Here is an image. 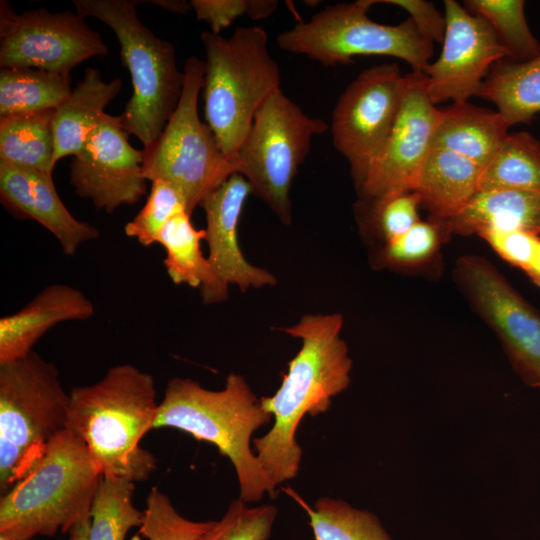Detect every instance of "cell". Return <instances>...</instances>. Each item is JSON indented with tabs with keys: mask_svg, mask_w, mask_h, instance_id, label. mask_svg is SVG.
<instances>
[{
	"mask_svg": "<svg viewBox=\"0 0 540 540\" xmlns=\"http://www.w3.org/2000/svg\"><path fill=\"white\" fill-rule=\"evenodd\" d=\"M151 183L145 205L124 226L126 236L136 239L144 247L157 243L169 219L181 212H188L184 197L173 185L160 179Z\"/></svg>",
	"mask_w": 540,
	"mask_h": 540,
	"instance_id": "obj_32",
	"label": "cell"
},
{
	"mask_svg": "<svg viewBox=\"0 0 540 540\" xmlns=\"http://www.w3.org/2000/svg\"><path fill=\"white\" fill-rule=\"evenodd\" d=\"M90 518L76 524L69 532V540H88Z\"/></svg>",
	"mask_w": 540,
	"mask_h": 540,
	"instance_id": "obj_41",
	"label": "cell"
},
{
	"mask_svg": "<svg viewBox=\"0 0 540 540\" xmlns=\"http://www.w3.org/2000/svg\"><path fill=\"white\" fill-rule=\"evenodd\" d=\"M70 72L0 69V117L56 109L71 94Z\"/></svg>",
	"mask_w": 540,
	"mask_h": 540,
	"instance_id": "obj_27",
	"label": "cell"
},
{
	"mask_svg": "<svg viewBox=\"0 0 540 540\" xmlns=\"http://www.w3.org/2000/svg\"><path fill=\"white\" fill-rule=\"evenodd\" d=\"M0 200L15 217L34 220L46 228L67 256L99 237L96 227L76 219L66 208L51 173L0 161Z\"/></svg>",
	"mask_w": 540,
	"mask_h": 540,
	"instance_id": "obj_18",
	"label": "cell"
},
{
	"mask_svg": "<svg viewBox=\"0 0 540 540\" xmlns=\"http://www.w3.org/2000/svg\"><path fill=\"white\" fill-rule=\"evenodd\" d=\"M309 517L315 540H393L378 517L349 503L321 497L313 507L294 494Z\"/></svg>",
	"mask_w": 540,
	"mask_h": 540,
	"instance_id": "obj_30",
	"label": "cell"
},
{
	"mask_svg": "<svg viewBox=\"0 0 540 540\" xmlns=\"http://www.w3.org/2000/svg\"><path fill=\"white\" fill-rule=\"evenodd\" d=\"M0 540H10V539H7V538H5V537H1V536H0Z\"/></svg>",
	"mask_w": 540,
	"mask_h": 540,
	"instance_id": "obj_43",
	"label": "cell"
},
{
	"mask_svg": "<svg viewBox=\"0 0 540 540\" xmlns=\"http://www.w3.org/2000/svg\"><path fill=\"white\" fill-rule=\"evenodd\" d=\"M69 394L66 429L84 442L102 475L134 483L148 479L157 459L140 441L157 418L152 375L131 364L115 365L100 381Z\"/></svg>",
	"mask_w": 540,
	"mask_h": 540,
	"instance_id": "obj_2",
	"label": "cell"
},
{
	"mask_svg": "<svg viewBox=\"0 0 540 540\" xmlns=\"http://www.w3.org/2000/svg\"><path fill=\"white\" fill-rule=\"evenodd\" d=\"M94 313L93 302L81 290L67 284L46 286L20 310L0 319V363L26 356L57 324L87 320Z\"/></svg>",
	"mask_w": 540,
	"mask_h": 540,
	"instance_id": "obj_19",
	"label": "cell"
},
{
	"mask_svg": "<svg viewBox=\"0 0 540 540\" xmlns=\"http://www.w3.org/2000/svg\"><path fill=\"white\" fill-rule=\"evenodd\" d=\"M442 222L462 235L526 231L540 236V192L479 190L463 210Z\"/></svg>",
	"mask_w": 540,
	"mask_h": 540,
	"instance_id": "obj_20",
	"label": "cell"
},
{
	"mask_svg": "<svg viewBox=\"0 0 540 540\" xmlns=\"http://www.w3.org/2000/svg\"><path fill=\"white\" fill-rule=\"evenodd\" d=\"M53 110L0 117V161L53 173Z\"/></svg>",
	"mask_w": 540,
	"mask_h": 540,
	"instance_id": "obj_25",
	"label": "cell"
},
{
	"mask_svg": "<svg viewBox=\"0 0 540 540\" xmlns=\"http://www.w3.org/2000/svg\"><path fill=\"white\" fill-rule=\"evenodd\" d=\"M536 387H537V388H540V382H539V383L537 384V386H536Z\"/></svg>",
	"mask_w": 540,
	"mask_h": 540,
	"instance_id": "obj_44",
	"label": "cell"
},
{
	"mask_svg": "<svg viewBox=\"0 0 540 540\" xmlns=\"http://www.w3.org/2000/svg\"><path fill=\"white\" fill-rule=\"evenodd\" d=\"M396 63L361 72L338 99L331 117L335 148L347 159L356 184L388 137L408 86Z\"/></svg>",
	"mask_w": 540,
	"mask_h": 540,
	"instance_id": "obj_12",
	"label": "cell"
},
{
	"mask_svg": "<svg viewBox=\"0 0 540 540\" xmlns=\"http://www.w3.org/2000/svg\"><path fill=\"white\" fill-rule=\"evenodd\" d=\"M465 8L491 25L507 59L523 62L540 54V42L531 32L522 0H466Z\"/></svg>",
	"mask_w": 540,
	"mask_h": 540,
	"instance_id": "obj_31",
	"label": "cell"
},
{
	"mask_svg": "<svg viewBox=\"0 0 540 540\" xmlns=\"http://www.w3.org/2000/svg\"><path fill=\"white\" fill-rule=\"evenodd\" d=\"M144 512L145 520L139 533L148 540H199L213 522L186 519L157 487L150 490Z\"/></svg>",
	"mask_w": 540,
	"mask_h": 540,
	"instance_id": "obj_34",
	"label": "cell"
},
{
	"mask_svg": "<svg viewBox=\"0 0 540 540\" xmlns=\"http://www.w3.org/2000/svg\"><path fill=\"white\" fill-rule=\"evenodd\" d=\"M482 168L454 152L431 147L414 192L440 221L456 216L479 191Z\"/></svg>",
	"mask_w": 540,
	"mask_h": 540,
	"instance_id": "obj_23",
	"label": "cell"
},
{
	"mask_svg": "<svg viewBox=\"0 0 540 540\" xmlns=\"http://www.w3.org/2000/svg\"><path fill=\"white\" fill-rule=\"evenodd\" d=\"M379 1L358 0L326 6L310 20L295 24L276 37L284 51L305 55L324 66L350 63L354 56H390L407 62L413 72L430 64L433 43L411 18L398 25L379 24L367 15Z\"/></svg>",
	"mask_w": 540,
	"mask_h": 540,
	"instance_id": "obj_9",
	"label": "cell"
},
{
	"mask_svg": "<svg viewBox=\"0 0 540 540\" xmlns=\"http://www.w3.org/2000/svg\"><path fill=\"white\" fill-rule=\"evenodd\" d=\"M479 236L504 260L528 273L534 261L540 236L526 231L486 232Z\"/></svg>",
	"mask_w": 540,
	"mask_h": 540,
	"instance_id": "obj_38",
	"label": "cell"
},
{
	"mask_svg": "<svg viewBox=\"0 0 540 540\" xmlns=\"http://www.w3.org/2000/svg\"><path fill=\"white\" fill-rule=\"evenodd\" d=\"M70 394L35 351L0 363V492L5 494L66 429Z\"/></svg>",
	"mask_w": 540,
	"mask_h": 540,
	"instance_id": "obj_7",
	"label": "cell"
},
{
	"mask_svg": "<svg viewBox=\"0 0 540 540\" xmlns=\"http://www.w3.org/2000/svg\"><path fill=\"white\" fill-rule=\"evenodd\" d=\"M187 211L181 212L163 226L157 243L165 250L163 264L171 281L200 288L206 296L215 282L213 269L201 251L205 229H196Z\"/></svg>",
	"mask_w": 540,
	"mask_h": 540,
	"instance_id": "obj_26",
	"label": "cell"
},
{
	"mask_svg": "<svg viewBox=\"0 0 540 540\" xmlns=\"http://www.w3.org/2000/svg\"><path fill=\"white\" fill-rule=\"evenodd\" d=\"M128 137L119 116L105 113L70 164L75 193L109 214L137 203L147 191L143 150L131 146Z\"/></svg>",
	"mask_w": 540,
	"mask_h": 540,
	"instance_id": "obj_15",
	"label": "cell"
},
{
	"mask_svg": "<svg viewBox=\"0 0 540 540\" xmlns=\"http://www.w3.org/2000/svg\"><path fill=\"white\" fill-rule=\"evenodd\" d=\"M190 4L197 19L208 23L214 34H220L244 14L259 20L271 15L278 6L274 0H192Z\"/></svg>",
	"mask_w": 540,
	"mask_h": 540,
	"instance_id": "obj_36",
	"label": "cell"
},
{
	"mask_svg": "<svg viewBox=\"0 0 540 540\" xmlns=\"http://www.w3.org/2000/svg\"><path fill=\"white\" fill-rule=\"evenodd\" d=\"M372 201V222L386 243L402 236L420 221L418 206L421 199L414 191Z\"/></svg>",
	"mask_w": 540,
	"mask_h": 540,
	"instance_id": "obj_35",
	"label": "cell"
},
{
	"mask_svg": "<svg viewBox=\"0 0 540 540\" xmlns=\"http://www.w3.org/2000/svg\"><path fill=\"white\" fill-rule=\"evenodd\" d=\"M201 41L206 123L222 151L234 157L258 109L280 88V68L260 26L238 27L229 38L205 31Z\"/></svg>",
	"mask_w": 540,
	"mask_h": 540,
	"instance_id": "obj_5",
	"label": "cell"
},
{
	"mask_svg": "<svg viewBox=\"0 0 540 540\" xmlns=\"http://www.w3.org/2000/svg\"><path fill=\"white\" fill-rule=\"evenodd\" d=\"M446 31L439 58L423 73L435 105L479 96L484 80L498 61L507 58L491 25L454 0H445Z\"/></svg>",
	"mask_w": 540,
	"mask_h": 540,
	"instance_id": "obj_16",
	"label": "cell"
},
{
	"mask_svg": "<svg viewBox=\"0 0 540 540\" xmlns=\"http://www.w3.org/2000/svg\"><path fill=\"white\" fill-rule=\"evenodd\" d=\"M379 3L396 5L410 15L420 34L429 42H443L446 19L432 2L424 0H384Z\"/></svg>",
	"mask_w": 540,
	"mask_h": 540,
	"instance_id": "obj_39",
	"label": "cell"
},
{
	"mask_svg": "<svg viewBox=\"0 0 540 540\" xmlns=\"http://www.w3.org/2000/svg\"><path fill=\"white\" fill-rule=\"evenodd\" d=\"M108 54L100 34L78 13L40 8L17 14L7 1L0 3V68L70 72Z\"/></svg>",
	"mask_w": 540,
	"mask_h": 540,
	"instance_id": "obj_11",
	"label": "cell"
},
{
	"mask_svg": "<svg viewBox=\"0 0 540 540\" xmlns=\"http://www.w3.org/2000/svg\"><path fill=\"white\" fill-rule=\"evenodd\" d=\"M408 79L396 121L357 183L359 191L369 200L413 192L431 149L441 109L427 95L424 73L412 71Z\"/></svg>",
	"mask_w": 540,
	"mask_h": 540,
	"instance_id": "obj_13",
	"label": "cell"
},
{
	"mask_svg": "<svg viewBox=\"0 0 540 540\" xmlns=\"http://www.w3.org/2000/svg\"><path fill=\"white\" fill-rule=\"evenodd\" d=\"M479 96L495 104L510 127L529 123L540 112V54L523 62L505 58L495 63Z\"/></svg>",
	"mask_w": 540,
	"mask_h": 540,
	"instance_id": "obj_24",
	"label": "cell"
},
{
	"mask_svg": "<svg viewBox=\"0 0 540 540\" xmlns=\"http://www.w3.org/2000/svg\"><path fill=\"white\" fill-rule=\"evenodd\" d=\"M457 275L500 337L516 372L536 387L540 382V314L483 258H461Z\"/></svg>",
	"mask_w": 540,
	"mask_h": 540,
	"instance_id": "obj_14",
	"label": "cell"
},
{
	"mask_svg": "<svg viewBox=\"0 0 540 540\" xmlns=\"http://www.w3.org/2000/svg\"><path fill=\"white\" fill-rule=\"evenodd\" d=\"M134 482L123 478H102L90 508L88 540H125L132 527H141L145 512L132 501Z\"/></svg>",
	"mask_w": 540,
	"mask_h": 540,
	"instance_id": "obj_29",
	"label": "cell"
},
{
	"mask_svg": "<svg viewBox=\"0 0 540 540\" xmlns=\"http://www.w3.org/2000/svg\"><path fill=\"white\" fill-rule=\"evenodd\" d=\"M277 515L276 507H248L242 499L233 500L219 521L201 535L199 540H267Z\"/></svg>",
	"mask_w": 540,
	"mask_h": 540,
	"instance_id": "obj_33",
	"label": "cell"
},
{
	"mask_svg": "<svg viewBox=\"0 0 540 540\" xmlns=\"http://www.w3.org/2000/svg\"><path fill=\"white\" fill-rule=\"evenodd\" d=\"M76 13L94 17L115 33L133 93L119 115L122 128L150 147L164 130L180 100V72L172 43L161 39L138 18L132 0H74Z\"/></svg>",
	"mask_w": 540,
	"mask_h": 540,
	"instance_id": "obj_6",
	"label": "cell"
},
{
	"mask_svg": "<svg viewBox=\"0 0 540 540\" xmlns=\"http://www.w3.org/2000/svg\"><path fill=\"white\" fill-rule=\"evenodd\" d=\"M527 275L536 285L540 286V241L534 257V261Z\"/></svg>",
	"mask_w": 540,
	"mask_h": 540,
	"instance_id": "obj_42",
	"label": "cell"
},
{
	"mask_svg": "<svg viewBox=\"0 0 540 540\" xmlns=\"http://www.w3.org/2000/svg\"><path fill=\"white\" fill-rule=\"evenodd\" d=\"M273 415L265 411L246 380L231 373L225 388L213 391L189 378H173L159 403L154 428L172 427L214 444L233 464L245 503L274 497L268 478L250 445L255 430Z\"/></svg>",
	"mask_w": 540,
	"mask_h": 540,
	"instance_id": "obj_3",
	"label": "cell"
},
{
	"mask_svg": "<svg viewBox=\"0 0 540 540\" xmlns=\"http://www.w3.org/2000/svg\"><path fill=\"white\" fill-rule=\"evenodd\" d=\"M148 3H152L162 9L179 14H186L192 9L190 2L188 3L183 0H152L148 1Z\"/></svg>",
	"mask_w": 540,
	"mask_h": 540,
	"instance_id": "obj_40",
	"label": "cell"
},
{
	"mask_svg": "<svg viewBox=\"0 0 540 540\" xmlns=\"http://www.w3.org/2000/svg\"><path fill=\"white\" fill-rule=\"evenodd\" d=\"M102 472L87 446L65 429L0 500V536L30 540L70 531L90 518Z\"/></svg>",
	"mask_w": 540,
	"mask_h": 540,
	"instance_id": "obj_4",
	"label": "cell"
},
{
	"mask_svg": "<svg viewBox=\"0 0 540 540\" xmlns=\"http://www.w3.org/2000/svg\"><path fill=\"white\" fill-rule=\"evenodd\" d=\"M120 78L109 82L102 79L96 68H87L71 94L54 112V163L76 155L91 131L105 114V108L119 94Z\"/></svg>",
	"mask_w": 540,
	"mask_h": 540,
	"instance_id": "obj_22",
	"label": "cell"
},
{
	"mask_svg": "<svg viewBox=\"0 0 540 540\" xmlns=\"http://www.w3.org/2000/svg\"><path fill=\"white\" fill-rule=\"evenodd\" d=\"M342 326L341 314H309L283 329L302 345L288 363L280 388L260 399L274 423L268 433L253 440L256 456L275 487L299 471L302 449L296 431L303 417L327 411L331 398L350 384L352 361L340 336Z\"/></svg>",
	"mask_w": 540,
	"mask_h": 540,
	"instance_id": "obj_1",
	"label": "cell"
},
{
	"mask_svg": "<svg viewBox=\"0 0 540 540\" xmlns=\"http://www.w3.org/2000/svg\"><path fill=\"white\" fill-rule=\"evenodd\" d=\"M540 192V142L527 132L508 133L482 169L479 190Z\"/></svg>",
	"mask_w": 540,
	"mask_h": 540,
	"instance_id": "obj_28",
	"label": "cell"
},
{
	"mask_svg": "<svg viewBox=\"0 0 540 540\" xmlns=\"http://www.w3.org/2000/svg\"><path fill=\"white\" fill-rule=\"evenodd\" d=\"M250 193L247 180L236 173L200 204L206 216L207 259L215 275L212 289L202 298L205 304L225 301L230 284L237 285L244 292L250 287L261 288L277 283L269 271L250 264L239 246V219Z\"/></svg>",
	"mask_w": 540,
	"mask_h": 540,
	"instance_id": "obj_17",
	"label": "cell"
},
{
	"mask_svg": "<svg viewBox=\"0 0 540 540\" xmlns=\"http://www.w3.org/2000/svg\"><path fill=\"white\" fill-rule=\"evenodd\" d=\"M439 240L438 225L419 221L402 236L387 242L382 257L386 263L393 265L422 262L436 251Z\"/></svg>",
	"mask_w": 540,
	"mask_h": 540,
	"instance_id": "obj_37",
	"label": "cell"
},
{
	"mask_svg": "<svg viewBox=\"0 0 540 540\" xmlns=\"http://www.w3.org/2000/svg\"><path fill=\"white\" fill-rule=\"evenodd\" d=\"M510 125L498 111L455 102L441 109L431 147L461 155L482 169L496 154Z\"/></svg>",
	"mask_w": 540,
	"mask_h": 540,
	"instance_id": "obj_21",
	"label": "cell"
},
{
	"mask_svg": "<svg viewBox=\"0 0 540 540\" xmlns=\"http://www.w3.org/2000/svg\"><path fill=\"white\" fill-rule=\"evenodd\" d=\"M328 125L310 117L279 88L261 105L235 158L238 174L283 224H290L289 191L314 136Z\"/></svg>",
	"mask_w": 540,
	"mask_h": 540,
	"instance_id": "obj_10",
	"label": "cell"
},
{
	"mask_svg": "<svg viewBox=\"0 0 540 540\" xmlns=\"http://www.w3.org/2000/svg\"><path fill=\"white\" fill-rule=\"evenodd\" d=\"M184 84L178 105L157 140L143 148V175L173 185L184 197L188 213L238 173L237 160L221 149L212 129L198 114L203 87L204 61L189 57L184 65Z\"/></svg>",
	"mask_w": 540,
	"mask_h": 540,
	"instance_id": "obj_8",
	"label": "cell"
}]
</instances>
